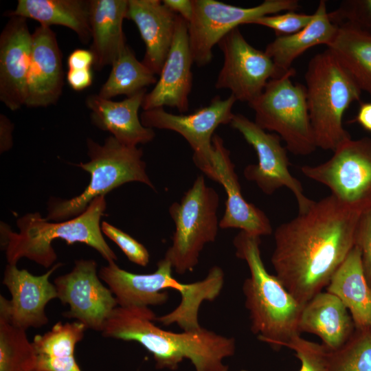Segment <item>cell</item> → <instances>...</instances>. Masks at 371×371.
<instances>
[{
    "label": "cell",
    "mask_w": 371,
    "mask_h": 371,
    "mask_svg": "<svg viewBox=\"0 0 371 371\" xmlns=\"http://www.w3.org/2000/svg\"><path fill=\"white\" fill-rule=\"evenodd\" d=\"M355 121L363 128L371 132V102L361 103Z\"/></svg>",
    "instance_id": "cell-42"
},
{
    "label": "cell",
    "mask_w": 371,
    "mask_h": 371,
    "mask_svg": "<svg viewBox=\"0 0 371 371\" xmlns=\"http://www.w3.org/2000/svg\"><path fill=\"white\" fill-rule=\"evenodd\" d=\"M218 45L223 54V63L215 87L229 89L236 100L251 103L271 79L282 75L265 51L247 41L238 27L227 34Z\"/></svg>",
    "instance_id": "cell-14"
},
{
    "label": "cell",
    "mask_w": 371,
    "mask_h": 371,
    "mask_svg": "<svg viewBox=\"0 0 371 371\" xmlns=\"http://www.w3.org/2000/svg\"><path fill=\"white\" fill-rule=\"evenodd\" d=\"M300 170L351 210L362 214L371 208V137L350 138L328 160Z\"/></svg>",
    "instance_id": "cell-10"
},
{
    "label": "cell",
    "mask_w": 371,
    "mask_h": 371,
    "mask_svg": "<svg viewBox=\"0 0 371 371\" xmlns=\"http://www.w3.org/2000/svg\"><path fill=\"white\" fill-rule=\"evenodd\" d=\"M10 16L0 35V100L16 111L27 98L32 34L26 19Z\"/></svg>",
    "instance_id": "cell-18"
},
{
    "label": "cell",
    "mask_w": 371,
    "mask_h": 371,
    "mask_svg": "<svg viewBox=\"0 0 371 371\" xmlns=\"http://www.w3.org/2000/svg\"><path fill=\"white\" fill-rule=\"evenodd\" d=\"M66 78L74 90L80 91L91 86L93 76L91 69H68Z\"/></svg>",
    "instance_id": "cell-38"
},
{
    "label": "cell",
    "mask_w": 371,
    "mask_h": 371,
    "mask_svg": "<svg viewBox=\"0 0 371 371\" xmlns=\"http://www.w3.org/2000/svg\"><path fill=\"white\" fill-rule=\"evenodd\" d=\"M108 78L98 95L111 99L119 95L132 96L155 85V74L142 61H139L134 52L126 45L111 65Z\"/></svg>",
    "instance_id": "cell-30"
},
{
    "label": "cell",
    "mask_w": 371,
    "mask_h": 371,
    "mask_svg": "<svg viewBox=\"0 0 371 371\" xmlns=\"http://www.w3.org/2000/svg\"><path fill=\"white\" fill-rule=\"evenodd\" d=\"M300 333L317 335L328 351L341 348L352 336L355 326L342 302L328 291H321L303 307Z\"/></svg>",
    "instance_id": "cell-23"
},
{
    "label": "cell",
    "mask_w": 371,
    "mask_h": 371,
    "mask_svg": "<svg viewBox=\"0 0 371 371\" xmlns=\"http://www.w3.org/2000/svg\"><path fill=\"white\" fill-rule=\"evenodd\" d=\"M326 291L337 296L345 305L355 329L371 331V289L363 273L357 247L354 246L333 275Z\"/></svg>",
    "instance_id": "cell-25"
},
{
    "label": "cell",
    "mask_w": 371,
    "mask_h": 371,
    "mask_svg": "<svg viewBox=\"0 0 371 371\" xmlns=\"http://www.w3.org/2000/svg\"><path fill=\"white\" fill-rule=\"evenodd\" d=\"M306 102L317 148L333 152L351 138L343 126L350 105L361 91L330 49L317 54L305 73Z\"/></svg>",
    "instance_id": "cell-6"
},
{
    "label": "cell",
    "mask_w": 371,
    "mask_h": 371,
    "mask_svg": "<svg viewBox=\"0 0 371 371\" xmlns=\"http://www.w3.org/2000/svg\"><path fill=\"white\" fill-rule=\"evenodd\" d=\"M337 27L329 18L326 1L321 0L308 25L294 34L276 36L267 45L265 52L280 74H283L309 48L317 45L327 46L334 38Z\"/></svg>",
    "instance_id": "cell-26"
},
{
    "label": "cell",
    "mask_w": 371,
    "mask_h": 371,
    "mask_svg": "<svg viewBox=\"0 0 371 371\" xmlns=\"http://www.w3.org/2000/svg\"><path fill=\"white\" fill-rule=\"evenodd\" d=\"M36 353L26 330L0 314V371H34Z\"/></svg>",
    "instance_id": "cell-31"
},
{
    "label": "cell",
    "mask_w": 371,
    "mask_h": 371,
    "mask_svg": "<svg viewBox=\"0 0 371 371\" xmlns=\"http://www.w3.org/2000/svg\"><path fill=\"white\" fill-rule=\"evenodd\" d=\"M8 15L32 19L47 27L65 26L74 31L83 44L91 39L89 1L19 0Z\"/></svg>",
    "instance_id": "cell-27"
},
{
    "label": "cell",
    "mask_w": 371,
    "mask_h": 371,
    "mask_svg": "<svg viewBox=\"0 0 371 371\" xmlns=\"http://www.w3.org/2000/svg\"><path fill=\"white\" fill-rule=\"evenodd\" d=\"M292 67L271 79L260 95L249 106L254 122L263 130L274 131L296 155H307L317 148L311 124L305 85L291 81Z\"/></svg>",
    "instance_id": "cell-9"
},
{
    "label": "cell",
    "mask_w": 371,
    "mask_h": 371,
    "mask_svg": "<svg viewBox=\"0 0 371 371\" xmlns=\"http://www.w3.org/2000/svg\"><path fill=\"white\" fill-rule=\"evenodd\" d=\"M101 229L104 234L120 248L131 262L142 267L148 264V251L136 239L106 221L101 223Z\"/></svg>",
    "instance_id": "cell-36"
},
{
    "label": "cell",
    "mask_w": 371,
    "mask_h": 371,
    "mask_svg": "<svg viewBox=\"0 0 371 371\" xmlns=\"http://www.w3.org/2000/svg\"><path fill=\"white\" fill-rule=\"evenodd\" d=\"M97 267L94 260H77L71 271L56 278L54 284L57 298L69 306L63 315L76 319L87 329L101 332L118 304L111 289L100 281Z\"/></svg>",
    "instance_id": "cell-15"
},
{
    "label": "cell",
    "mask_w": 371,
    "mask_h": 371,
    "mask_svg": "<svg viewBox=\"0 0 371 371\" xmlns=\"http://www.w3.org/2000/svg\"><path fill=\"white\" fill-rule=\"evenodd\" d=\"M87 146L89 161L76 166L89 173V183L82 193L71 199L51 198L46 220L58 222L78 216L93 199L126 183L139 182L155 190L146 172L142 148L124 145L111 135L102 145L88 139Z\"/></svg>",
    "instance_id": "cell-7"
},
{
    "label": "cell",
    "mask_w": 371,
    "mask_h": 371,
    "mask_svg": "<svg viewBox=\"0 0 371 371\" xmlns=\"http://www.w3.org/2000/svg\"><path fill=\"white\" fill-rule=\"evenodd\" d=\"M193 16L188 23V38L193 62L199 67L209 64L212 49L232 30L251 21L281 12L295 11L297 0H265L243 8L216 0H192Z\"/></svg>",
    "instance_id": "cell-11"
},
{
    "label": "cell",
    "mask_w": 371,
    "mask_h": 371,
    "mask_svg": "<svg viewBox=\"0 0 371 371\" xmlns=\"http://www.w3.org/2000/svg\"><path fill=\"white\" fill-rule=\"evenodd\" d=\"M230 125L257 154L258 164H249L244 169L245 179L254 182L268 195L280 188H287L296 199L299 212L306 211L313 201L306 196L302 183L290 172L287 149L281 144L280 137L276 133H267L241 114H234Z\"/></svg>",
    "instance_id": "cell-13"
},
{
    "label": "cell",
    "mask_w": 371,
    "mask_h": 371,
    "mask_svg": "<svg viewBox=\"0 0 371 371\" xmlns=\"http://www.w3.org/2000/svg\"><path fill=\"white\" fill-rule=\"evenodd\" d=\"M355 246L360 250L363 273L371 289V208L360 215L355 232Z\"/></svg>",
    "instance_id": "cell-37"
},
{
    "label": "cell",
    "mask_w": 371,
    "mask_h": 371,
    "mask_svg": "<svg viewBox=\"0 0 371 371\" xmlns=\"http://www.w3.org/2000/svg\"><path fill=\"white\" fill-rule=\"evenodd\" d=\"M93 65V56L90 50L78 49L73 51L67 58L69 69H91Z\"/></svg>",
    "instance_id": "cell-39"
},
{
    "label": "cell",
    "mask_w": 371,
    "mask_h": 371,
    "mask_svg": "<svg viewBox=\"0 0 371 371\" xmlns=\"http://www.w3.org/2000/svg\"><path fill=\"white\" fill-rule=\"evenodd\" d=\"M327 371H371V331L355 329L341 348L329 351Z\"/></svg>",
    "instance_id": "cell-32"
},
{
    "label": "cell",
    "mask_w": 371,
    "mask_h": 371,
    "mask_svg": "<svg viewBox=\"0 0 371 371\" xmlns=\"http://www.w3.org/2000/svg\"><path fill=\"white\" fill-rule=\"evenodd\" d=\"M13 124L3 114L0 115V150L3 153L12 146Z\"/></svg>",
    "instance_id": "cell-41"
},
{
    "label": "cell",
    "mask_w": 371,
    "mask_h": 371,
    "mask_svg": "<svg viewBox=\"0 0 371 371\" xmlns=\"http://www.w3.org/2000/svg\"><path fill=\"white\" fill-rule=\"evenodd\" d=\"M106 207L104 196L93 199L86 210L73 218L49 222L40 213H27L16 221L19 232L1 223V247L8 264L16 265L22 258L49 268L57 259L52 242L62 239L68 245L82 243L95 249L108 263L117 257L102 235L100 220Z\"/></svg>",
    "instance_id": "cell-5"
},
{
    "label": "cell",
    "mask_w": 371,
    "mask_h": 371,
    "mask_svg": "<svg viewBox=\"0 0 371 371\" xmlns=\"http://www.w3.org/2000/svg\"><path fill=\"white\" fill-rule=\"evenodd\" d=\"M172 269L171 263L164 258L153 273H134L112 262L102 267L98 275L122 307L161 305L168 300L167 289L177 290L181 297L180 304L171 312L157 317L155 322L167 326L176 324L183 331L198 330L201 327L199 308L203 302L213 301L219 295L225 281L223 270L214 266L204 279L183 284L172 277Z\"/></svg>",
    "instance_id": "cell-3"
},
{
    "label": "cell",
    "mask_w": 371,
    "mask_h": 371,
    "mask_svg": "<svg viewBox=\"0 0 371 371\" xmlns=\"http://www.w3.org/2000/svg\"><path fill=\"white\" fill-rule=\"evenodd\" d=\"M337 27L334 38L327 47L361 91L371 96V33L346 24Z\"/></svg>",
    "instance_id": "cell-29"
},
{
    "label": "cell",
    "mask_w": 371,
    "mask_h": 371,
    "mask_svg": "<svg viewBox=\"0 0 371 371\" xmlns=\"http://www.w3.org/2000/svg\"><path fill=\"white\" fill-rule=\"evenodd\" d=\"M359 214L331 194L274 232L276 276L305 305L322 291L355 246Z\"/></svg>",
    "instance_id": "cell-1"
},
{
    "label": "cell",
    "mask_w": 371,
    "mask_h": 371,
    "mask_svg": "<svg viewBox=\"0 0 371 371\" xmlns=\"http://www.w3.org/2000/svg\"><path fill=\"white\" fill-rule=\"evenodd\" d=\"M87 329L78 321L58 322L43 335H35L32 341L36 353L34 371H82L74 352Z\"/></svg>",
    "instance_id": "cell-28"
},
{
    "label": "cell",
    "mask_w": 371,
    "mask_h": 371,
    "mask_svg": "<svg viewBox=\"0 0 371 371\" xmlns=\"http://www.w3.org/2000/svg\"><path fill=\"white\" fill-rule=\"evenodd\" d=\"M219 202L218 192L206 185L201 175L181 201L170 206L175 230L164 258L178 274L192 271L205 245L215 240L220 227L217 216Z\"/></svg>",
    "instance_id": "cell-8"
},
{
    "label": "cell",
    "mask_w": 371,
    "mask_h": 371,
    "mask_svg": "<svg viewBox=\"0 0 371 371\" xmlns=\"http://www.w3.org/2000/svg\"><path fill=\"white\" fill-rule=\"evenodd\" d=\"M155 318L147 306H117L101 333L105 337L140 344L153 355L157 369L177 370L187 359L196 371H229L223 361L236 352L234 338L202 326L182 333L165 330L155 324Z\"/></svg>",
    "instance_id": "cell-2"
},
{
    "label": "cell",
    "mask_w": 371,
    "mask_h": 371,
    "mask_svg": "<svg viewBox=\"0 0 371 371\" xmlns=\"http://www.w3.org/2000/svg\"><path fill=\"white\" fill-rule=\"evenodd\" d=\"M128 0L89 1V25L93 67L111 65L127 45L122 29Z\"/></svg>",
    "instance_id": "cell-24"
},
{
    "label": "cell",
    "mask_w": 371,
    "mask_h": 371,
    "mask_svg": "<svg viewBox=\"0 0 371 371\" xmlns=\"http://www.w3.org/2000/svg\"><path fill=\"white\" fill-rule=\"evenodd\" d=\"M236 101L232 95L224 100L216 95L208 105L190 114H172L159 107L143 111L140 120L146 127L172 131L181 135L193 150L195 166L213 180L212 138L218 126L230 124Z\"/></svg>",
    "instance_id": "cell-12"
},
{
    "label": "cell",
    "mask_w": 371,
    "mask_h": 371,
    "mask_svg": "<svg viewBox=\"0 0 371 371\" xmlns=\"http://www.w3.org/2000/svg\"><path fill=\"white\" fill-rule=\"evenodd\" d=\"M194 63L190 49L188 23L177 15L172 44L159 79L152 91L146 93L142 103L144 111L164 107L186 113L189 109L188 96L192 90Z\"/></svg>",
    "instance_id": "cell-17"
},
{
    "label": "cell",
    "mask_w": 371,
    "mask_h": 371,
    "mask_svg": "<svg viewBox=\"0 0 371 371\" xmlns=\"http://www.w3.org/2000/svg\"><path fill=\"white\" fill-rule=\"evenodd\" d=\"M64 86L61 52L56 34L40 25L32 33V46L25 105L30 108L54 104Z\"/></svg>",
    "instance_id": "cell-20"
},
{
    "label": "cell",
    "mask_w": 371,
    "mask_h": 371,
    "mask_svg": "<svg viewBox=\"0 0 371 371\" xmlns=\"http://www.w3.org/2000/svg\"><path fill=\"white\" fill-rule=\"evenodd\" d=\"M62 265V262L56 263L44 274L34 276L25 269H18L16 265L8 264L2 283L12 298L8 300L0 296V314L5 315L13 326L25 330L47 324L45 306L57 298L56 288L49 279Z\"/></svg>",
    "instance_id": "cell-16"
},
{
    "label": "cell",
    "mask_w": 371,
    "mask_h": 371,
    "mask_svg": "<svg viewBox=\"0 0 371 371\" xmlns=\"http://www.w3.org/2000/svg\"><path fill=\"white\" fill-rule=\"evenodd\" d=\"M328 16L337 26L346 24L371 33V0L343 1Z\"/></svg>",
    "instance_id": "cell-33"
},
{
    "label": "cell",
    "mask_w": 371,
    "mask_h": 371,
    "mask_svg": "<svg viewBox=\"0 0 371 371\" xmlns=\"http://www.w3.org/2000/svg\"><path fill=\"white\" fill-rule=\"evenodd\" d=\"M233 243L236 256L246 262L250 273L244 281L243 292L251 332L273 349L286 347L300 334L298 324L304 305L266 269L261 258L260 237L240 231Z\"/></svg>",
    "instance_id": "cell-4"
},
{
    "label": "cell",
    "mask_w": 371,
    "mask_h": 371,
    "mask_svg": "<svg viewBox=\"0 0 371 371\" xmlns=\"http://www.w3.org/2000/svg\"><path fill=\"white\" fill-rule=\"evenodd\" d=\"M146 93L144 89L121 101L106 99L98 94L89 95L85 104L90 110L92 124L110 132L111 136L126 146H137L153 141L154 130L144 126L138 114Z\"/></svg>",
    "instance_id": "cell-21"
},
{
    "label": "cell",
    "mask_w": 371,
    "mask_h": 371,
    "mask_svg": "<svg viewBox=\"0 0 371 371\" xmlns=\"http://www.w3.org/2000/svg\"><path fill=\"white\" fill-rule=\"evenodd\" d=\"M313 18V14L297 13L288 11L267 15L255 19L248 24L260 25L273 30L276 36L294 34L308 25Z\"/></svg>",
    "instance_id": "cell-35"
},
{
    "label": "cell",
    "mask_w": 371,
    "mask_h": 371,
    "mask_svg": "<svg viewBox=\"0 0 371 371\" xmlns=\"http://www.w3.org/2000/svg\"><path fill=\"white\" fill-rule=\"evenodd\" d=\"M300 361L299 371H327L328 350L322 345L298 335L286 346Z\"/></svg>",
    "instance_id": "cell-34"
},
{
    "label": "cell",
    "mask_w": 371,
    "mask_h": 371,
    "mask_svg": "<svg viewBox=\"0 0 371 371\" xmlns=\"http://www.w3.org/2000/svg\"><path fill=\"white\" fill-rule=\"evenodd\" d=\"M212 147L213 181L221 184L227 196L225 212L219 221L220 228L240 229L259 237L271 234L273 229L267 216L243 197L229 150L225 146L223 139L216 134L212 138Z\"/></svg>",
    "instance_id": "cell-19"
},
{
    "label": "cell",
    "mask_w": 371,
    "mask_h": 371,
    "mask_svg": "<svg viewBox=\"0 0 371 371\" xmlns=\"http://www.w3.org/2000/svg\"><path fill=\"white\" fill-rule=\"evenodd\" d=\"M162 3L172 12L189 23L193 16L192 0H163Z\"/></svg>",
    "instance_id": "cell-40"
},
{
    "label": "cell",
    "mask_w": 371,
    "mask_h": 371,
    "mask_svg": "<svg viewBox=\"0 0 371 371\" xmlns=\"http://www.w3.org/2000/svg\"><path fill=\"white\" fill-rule=\"evenodd\" d=\"M176 14L160 0H128L126 19L136 25L145 44L142 63L159 75L171 48Z\"/></svg>",
    "instance_id": "cell-22"
}]
</instances>
